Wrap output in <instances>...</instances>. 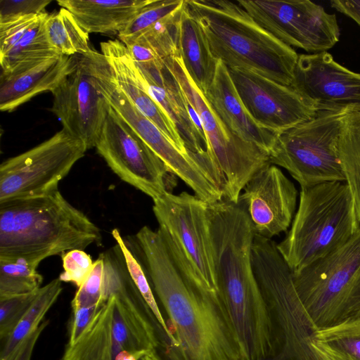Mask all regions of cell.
<instances>
[{
  "mask_svg": "<svg viewBox=\"0 0 360 360\" xmlns=\"http://www.w3.org/2000/svg\"><path fill=\"white\" fill-rule=\"evenodd\" d=\"M39 265L24 260L0 259V297L26 294L41 288Z\"/></svg>",
  "mask_w": 360,
  "mask_h": 360,
  "instance_id": "1f68e13d",
  "label": "cell"
},
{
  "mask_svg": "<svg viewBox=\"0 0 360 360\" xmlns=\"http://www.w3.org/2000/svg\"><path fill=\"white\" fill-rule=\"evenodd\" d=\"M45 25L49 41L59 54L74 56L93 50L89 44V33L66 8H60L58 12L48 14Z\"/></svg>",
  "mask_w": 360,
  "mask_h": 360,
  "instance_id": "f546056e",
  "label": "cell"
},
{
  "mask_svg": "<svg viewBox=\"0 0 360 360\" xmlns=\"http://www.w3.org/2000/svg\"><path fill=\"white\" fill-rule=\"evenodd\" d=\"M309 345L320 360H360V318L315 330Z\"/></svg>",
  "mask_w": 360,
  "mask_h": 360,
  "instance_id": "83f0119b",
  "label": "cell"
},
{
  "mask_svg": "<svg viewBox=\"0 0 360 360\" xmlns=\"http://www.w3.org/2000/svg\"><path fill=\"white\" fill-rule=\"evenodd\" d=\"M186 0H150L118 34L124 45L168 34L176 29Z\"/></svg>",
  "mask_w": 360,
  "mask_h": 360,
  "instance_id": "4316f807",
  "label": "cell"
},
{
  "mask_svg": "<svg viewBox=\"0 0 360 360\" xmlns=\"http://www.w3.org/2000/svg\"><path fill=\"white\" fill-rule=\"evenodd\" d=\"M290 86L317 112L360 111V73L327 51L299 55Z\"/></svg>",
  "mask_w": 360,
  "mask_h": 360,
  "instance_id": "2e32d148",
  "label": "cell"
},
{
  "mask_svg": "<svg viewBox=\"0 0 360 360\" xmlns=\"http://www.w3.org/2000/svg\"><path fill=\"white\" fill-rule=\"evenodd\" d=\"M150 0H58L87 33L119 34Z\"/></svg>",
  "mask_w": 360,
  "mask_h": 360,
  "instance_id": "d4e9b609",
  "label": "cell"
},
{
  "mask_svg": "<svg viewBox=\"0 0 360 360\" xmlns=\"http://www.w3.org/2000/svg\"><path fill=\"white\" fill-rule=\"evenodd\" d=\"M360 230L346 182L302 186L290 229L277 248L292 273L328 255Z\"/></svg>",
  "mask_w": 360,
  "mask_h": 360,
  "instance_id": "5b68a950",
  "label": "cell"
},
{
  "mask_svg": "<svg viewBox=\"0 0 360 360\" xmlns=\"http://www.w3.org/2000/svg\"><path fill=\"white\" fill-rule=\"evenodd\" d=\"M177 46L186 71L205 95L214 78L218 61L212 56L205 35L186 1L179 20Z\"/></svg>",
  "mask_w": 360,
  "mask_h": 360,
  "instance_id": "484cf974",
  "label": "cell"
},
{
  "mask_svg": "<svg viewBox=\"0 0 360 360\" xmlns=\"http://www.w3.org/2000/svg\"><path fill=\"white\" fill-rule=\"evenodd\" d=\"M139 360H163L158 351H150L144 354Z\"/></svg>",
  "mask_w": 360,
  "mask_h": 360,
  "instance_id": "7bdbcfd3",
  "label": "cell"
},
{
  "mask_svg": "<svg viewBox=\"0 0 360 360\" xmlns=\"http://www.w3.org/2000/svg\"><path fill=\"white\" fill-rule=\"evenodd\" d=\"M147 352H132L124 350L117 355L115 360H139Z\"/></svg>",
  "mask_w": 360,
  "mask_h": 360,
  "instance_id": "b9f144b4",
  "label": "cell"
},
{
  "mask_svg": "<svg viewBox=\"0 0 360 360\" xmlns=\"http://www.w3.org/2000/svg\"><path fill=\"white\" fill-rule=\"evenodd\" d=\"M79 55L53 57L0 77V109L11 112L44 92H52L77 67Z\"/></svg>",
  "mask_w": 360,
  "mask_h": 360,
  "instance_id": "603a6c76",
  "label": "cell"
},
{
  "mask_svg": "<svg viewBox=\"0 0 360 360\" xmlns=\"http://www.w3.org/2000/svg\"><path fill=\"white\" fill-rule=\"evenodd\" d=\"M86 55L99 92L164 162L169 172L179 177L205 202L222 200L223 193L210 176L207 153L196 154L179 148L119 88L104 56L94 50Z\"/></svg>",
  "mask_w": 360,
  "mask_h": 360,
  "instance_id": "8992f818",
  "label": "cell"
},
{
  "mask_svg": "<svg viewBox=\"0 0 360 360\" xmlns=\"http://www.w3.org/2000/svg\"><path fill=\"white\" fill-rule=\"evenodd\" d=\"M63 291L62 281L58 278L41 287L39 293L9 337L1 342L0 360L6 359L17 346L37 329L46 314Z\"/></svg>",
  "mask_w": 360,
  "mask_h": 360,
  "instance_id": "4dcf8cb0",
  "label": "cell"
},
{
  "mask_svg": "<svg viewBox=\"0 0 360 360\" xmlns=\"http://www.w3.org/2000/svg\"><path fill=\"white\" fill-rule=\"evenodd\" d=\"M95 148L115 174L153 200L169 192L166 165L110 105Z\"/></svg>",
  "mask_w": 360,
  "mask_h": 360,
  "instance_id": "4fadbf2b",
  "label": "cell"
},
{
  "mask_svg": "<svg viewBox=\"0 0 360 360\" xmlns=\"http://www.w3.org/2000/svg\"><path fill=\"white\" fill-rule=\"evenodd\" d=\"M98 227L59 190L0 204V259L39 265L44 259L100 244Z\"/></svg>",
  "mask_w": 360,
  "mask_h": 360,
  "instance_id": "3957f363",
  "label": "cell"
},
{
  "mask_svg": "<svg viewBox=\"0 0 360 360\" xmlns=\"http://www.w3.org/2000/svg\"><path fill=\"white\" fill-rule=\"evenodd\" d=\"M160 347L155 320L110 295L79 340L68 345L61 360H115L122 351L158 352Z\"/></svg>",
  "mask_w": 360,
  "mask_h": 360,
  "instance_id": "30bf717a",
  "label": "cell"
},
{
  "mask_svg": "<svg viewBox=\"0 0 360 360\" xmlns=\"http://www.w3.org/2000/svg\"><path fill=\"white\" fill-rule=\"evenodd\" d=\"M48 323L49 321H44L4 360H30L36 342Z\"/></svg>",
  "mask_w": 360,
  "mask_h": 360,
  "instance_id": "f35d334b",
  "label": "cell"
},
{
  "mask_svg": "<svg viewBox=\"0 0 360 360\" xmlns=\"http://www.w3.org/2000/svg\"><path fill=\"white\" fill-rule=\"evenodd\" d=\"M245 108L261 127L283 132L314 117L317 111L292 86L252 71L229 69Z\"/></svg>",
  "mask_w": 360,
  "mask_h": 360,
  "instance_id": "e0dca14e",
  "label": "cell"
},
{
  "mask_svg": "<svg viewBox=\"0 0 360 360\" xmlns=\"http://www.w3.org/2000/svg\"><path fill=\"white\" fill-rule=\"evenodd\" d=\"M215 279L242 360H263L279 349L271 312L252 262L255 233L245 210L222 200L207 203Z\"/></svg>",
  "mask_w": 360,
  "mask_h": 360,
  "instance_id": "7a4b0ae2",
  "label": "cell"
},
{
  "mask_svg": "<svg viewBox=\"0 0 360 360\" xmlns=\"http://www.w3.org/2000/svg\"><path fill=\"white\" fill-rule=\"evenodd\" d=\"M360 273V230L343 246L313 262L292 280L316 330L323 328L335 303Z\"/></svg>",
  "mask_w": 360,
  "mask_h": 360,
  "instance_id": "9a60e30c",
  "label": "cell"
},
{
  "mask_svg": "<svg viewBox=\"0 0 360 360\" xmlns=\"http://www.w3.org/2000/svg\"><path fill=\"white\" fill-rule=\"evenodd\" d=\"M63 271L58 278L62 282L80 287L91 274L94 265L91 257L84 250H72L61 254Z\"/></svg>",
  "mask_w": 360,
  "mask_h": 360,
  "instance_id": "d590c367",
  "label": "cell"
},
{
  "mask_svg": "<svg viewBox=\"0 0 360 360\" xmlns=\"http://www.w3.org/2000/svg\"><path fill=\"white\" fill-rule=\"evenodd\" d=\"M271 239L255 235L254 273L276 331L283 360H320L309 345L316 330L296 292L292 271Z\"/></svg>",
  "mask_w": 360,
  "mask_h": 360,
  "instance_id": "52a82bcc",
  "label": "cell"
},
{
  "mask_svg": "<svg viewBox=\"0 0 360 360\" xmlns=\"http://www.w3.org/2000/svg\"><path fill=\"white\" fill-rule=\"evenodd\" d=\"M205 96L231 131L269 155L278 134L261 127L253 120L236 89L228 68L220 60Z\"/></svg>",
  "mask_w": 360,
  "mask_h": 360,
  "instance_id": "cb8c5ba5",
  "label": "cell"
},
{
  "mask_svg": "<svg viewBox=\"0 0 360 360\" xmlns=\"http://www.w3.org/2000/svg\"><path fill=\"white\" fill-rule=\"evenodd\" d=\"M263 360H283V357L278 350V352L276 354L269 356L264 359Z\"/></svg>",
  "mask_w": 360,
  "mask_h": 360,
  "instance_id": "ee69618b",
  "label": "cell"
},
{
  "mask_svg": "<svg viewBox=\"0 0 360 360\" xmlns=\"http://www.w3.org/2000/svg\"><path fill=\"white\" fill-rule=\"evenodd\" d=\"M186 1L217 61L228 69L252 71L281 84H292L299 55L259 25L237 2Z\"/></svg>",
  "mask_w": 360,
  "mask_h": 360,
  "instance_id": "277c9868",
  "label": "cell"
},
{
  "mask_svg": "<svg viewBox=\"0 0 360 360\" xmlns=\"http://www.w3.org/2000/svg\"><path fill=\"white\" fill-rule=\"evenodd\" d=\"M120 300H121L131 305H134V306H136V307H139L146 309L150 314H152L153 315V316L155 318L153 313L150 310V307H148V305L147 304L146 301L142 297L130 298V299H127V300H122V299H120ZM155 319H156V318H155ZM164 330H165V329H164ZM165 340L163 342V346H162V348L161 349V350L158 352L160 354H161L162 356H164L165 354L167 355L170 352V350L176 345V340L174 338V337L169 335L165 330Z\"/></svg>",
  "mask_w": 360,
  "mask_h": 360,
  "instance_id": "60d3db41",
  "label": "cell"
},
{
  "mask_svg": "<svg viewBox=\"0 0 360 360\" xmlns=\"http://www.w3.org/2000/svg\"><path fill=\"white\" fill-rule=\"evenodd\" d=\"M50 0H1L0 22L28 15H38L45 12Z\"/></svg>",
  "mask_w": 360,
  "mask_h": 360,
  "instance_id": "8d00e7d4",
  "label": "cell"
},
{
  "mask_svg": "<svg viewBox=\"0 0 360 360\" xmlns=\"http://www.w3.org/2000/svg\"><path fill=\"white\" fill-rule=\"evenodd\" d=\"M165 64L199 117L207 141V152L219 176L223 200L238 203L250 179L269 164V154L230 130L189 77L179 56L165 59Z\"/></svg>",
  "mask_w": 360,
  "mask_h": 360,
  "instance_id": "ba28073f",
  "label": "cell"
},
{
  "mask_svg": "<svg viewBox=\"0 0 360 360\" xmlns=\"http://www.w3.org/2000/svg\"><path fill=\"white\" fill-rule=\"evenodd\" d=\"M103 305L87 307H73L70 327L69 345H73L82 336Z\"/></svg>",
  "mask_w": 360,
  "mask_h": 360,
  "instance_id": "74e56055",
  "label": "cell"
},
{
  "mask_svg": "<svg viewBox=\"0 0 360 360\" xmlns=\"http://www.w3.org/2000/svg\"><path fill=\"white\" fill-rule=\"evenodd\" d=\"M104 262L100 255L94 262V269L83 284L78 288L71 305L73 307H87L103 305V299Z\"/></svg>",
  "mask_w": 360,
  "mask_h": 360,
  "instance_id": "e575fe53",
  "label": "cell"
},
{
  "mask_svg": "<svg viewBox=\"0 0 360 360\" xmlns=\"http://www.w3.org/2000/svg\"><path fill=\"white\" fill-rule=\"evenodd\" d=\"M52 112L63 128L94 148L108 114L109 103L94 82L86 55H79L76 68L51 92Z\"/></svg>",
  "mask_w": 360,
  "mask_h": 360,
  "instance_id": "ac0fdd59",
  "label": "cell"
},
{
  "mask_svg": "<svg viewBox=\"0 0 360 360\" xmlns=\"http://www.w3.org/2000/svg\"><path fill=\"white\" fill-rule=\"evenodd\" d=\"M338 151L360 223V111L345 115Z\"/></svg>",
  "mask_w": 360,
  "mask_h": 360,
  "instance_id": "f1b7e54d",
  "label": "cell"
},
{
  "mask_svg": "<svg viewBox=\"0 0 360 360\" xmlns=\"http://www.w3.org/2000/svg\"><path fill=\"white\" fill-rule=\"evenodd\" d=\"M87 148L64 128L31 149L0 165V204L43 195L58 190V184Z\"/></svg>",
  "mask_w": 360,
  "mask_h": 360,
  "instance_id": "8fae6325",
  "label": "cell"
},
{
  "mask_svg": "<svg viewBox=\"0 0 360 360\" xmlns=\"http://www.w3.org/2000/svg\"><path fill=\"white\" fill-rule=\"evenodd\" d=\"M136 65L146 90L172 121L186 148L196 154L207 153L206 138L193 121L188 103L165 60Z\"/></svg>",
  "mask_w": 360,
  "mask_h": 360,
  "instance_id": "7402d4cb",
  "label": "cell"
},
{
  "mask_svg": "<svg viewBox=\"0 0 360 360\" xmlns=\"http://www.w3.org/2000/svg\"><path fill=\"white\" fill-rule=\"evenodd\" d=\"M0 297V340L4 342L29 309L39 291Z\"/></svg>",
  "mask_w": 360,
  "mask_h": 360,
  "instance_id": "836d02e7",
  "label": "cell"
},
{
  "mask_svg": "<svg viewBox=\"0 0 360 360\" xmlns=\"http://www.w3.org/2000/svg\"><path fill=\"white\" fill-rule=\"evenodd\" d=\"M332 8L352 18L360 26V0H332Z\"/></svg>",
  "mask_w": 360,
  "mask_h": 360,
  "instance_id": "ab89813d",
  "label": "cell"
},
{
  "mask_svg": "<svg viewBox=\"0 0 360 360\" xmlns=\"http://www.w3.org/2000/svg\"><path fill=\"white\" fill-rule=\"evenodd\" d=\"M153 211L159 226L179 246L193 274L208 290L219 294L207 203L186 191L177 195L166 192L153 200Z\"/></svg>",
  "mask_w": 360,
  "mask_h": 360,
  "instance_id": "5bb4252c",
  "label": "cell"
},
{
  "mask_svg": "<svg viewBox=\"0 0 360 360\" xmlns=\"http://www.w3.org/2000/svg\"><path fill=\"white\" fill-rule=\"evenodd\" d=\"M125 240L141 262L166 311L179 345L176 360H242L219 295L200 281L167 231L144 226Z\"/></svg>",
  "mask_w": 360,
  "mask_h": 360,
  "instance_id": "6da1fadb",
  "label": "cell"
},
{
  "mask_svg": "<svg viewBox=\"0 0 360 360\" xmlns=\"http://www.w3.org/2000/svg\"><path fill=\"white\" fill-rule=\"evenodd\" d=\"M112 236L116 243L120 246L124 254L129 274L144 300L150 307L161 326L167 333L174 336L170 330L169 323L161 313L155 297V294L141 262L129 247L117 229H114L112 230Z\"/></svg>",
  "mask_w": 360,
  "mask_h": 360,
  "instance_id": "d6a6232c",
  "label": "cell"
},
{
  "mask_svg": "<svg viewBox=\"0 0 360 360\" xmlns=\"http://www.w3.org/2000/svg\"><path fill=\"white\" fill-rule=\"evenodd\" d=\"M259 25L290 47L316 53L339 41L336 15L309 0H238Z\"/></svg>",
  "mask_w": 360,
  "mask_h": 360,
  "instance_id": "7c38bea8",
  "label": "cell"
},
{
  "mask_svg": "<svg viewBox=\"0 0 360 360\" xmlns=\"http://www.w3.org/2000/svg\"><path fill=\"white\" fill-rule=\"evenodd\" d=\"M101 50L117 86L131 102L179 148L189 150L172 121L148 94L127 46L119 39L109 40L101 43Z\"/></svg>",
  "mask_w": 360,
  "mask_h": 360,
  "instance_id": "44dd1931",
  "label": "cell"
},
{
  "mask_svg": "<svg viewBox=\"0 0 360 360\" xmlns=\"http://www.w3.org/2000/svg\"><path fill=\"white\" fill-rule=\"evenodd\" d=\"M297 195L294 184L269 163L247 182L238 203L248 215L255 235L271 239L291 225Z\"/></svg>",
  "mask_w": 360,
  "mask_h": 360,
  "instance_id": "d6986e66",
  "label": "cell"
},
{
  "mask_svg": "<svg viewBox=\"0 0 360 360\" xmlns=\"http://www.w3.org/2000/svg\"><path fill=\"white\" fill-rule=\"evenodd\" d=\"M346 112H317L278 134L269 163L285 169L302 186L343 181L338 146Z\"/></svg>",
  "mask_w": 360,
  "mask_h": 360,
  "instance_id": "9c48e42d",
  "label": "cell"
},
{
  "mask_svg": "<svg viewBox=\"0 0 360 360\" xmlns=\"http://www.w3.org/2000/svg\"><path fill=\"white\" fill-rule=\"evenodd\" d=\"M49 13L20 16L0 22V65L9 74L61 56L50 44L46 30Z\"/></svg>",
  "mask_w": 360,
  "mask_h": 360,
  "instance_id": "ffe728a7",
  "label": "cell"
}]
</instances>
